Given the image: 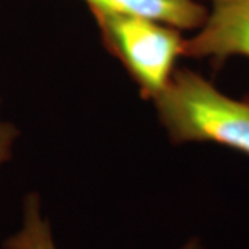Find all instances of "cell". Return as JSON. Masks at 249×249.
Masks as SVG:
<instances>
[{"label":"cell","instance_id":"8992f818","mask_svg":"<svg viewBox=\"0 0 249 249\" xmlns=\"http://www.w3.org/2000/svg\"><path fill=\"white\" fill-rule=\"evenodd\" d=\"M19 137V130L11 121L1 114V98H0V169L11 160L14 147Z\"/></svg>","mask_w":249,"mask_h":249},{"label":"cell","instance_id":"6da1fadb","mask_svg":"<svg viewBox=\"0 0 249 249\" xmlns=\"http://www.w3.org/2000/svg\"><path fill=\"white\" fill-rule=\"evenodd\" d=\"M175 145L214 142L249 157V93L234 98L190 68H178L151 101Z\"/></svg>","mask_w":249,"mask_h":249},{"label":"cell","instance_id":"3957f363","mask_svg":"<svg viewBox=\"0 0 249 249\" xmlns=\"http://www.w3.org/2000/svg\"><path fill=\"white\" fill-rule=\"evenodd\" d=\"M208 16L196 35L186 37L183 57L206 60L220 70L234 57L249 60V0H208Z\"/></svg>","mask_w":249,"mask_h":249},{"label":"cell","instance_id":"5b68a950","mask_svg":"<svg viewBox=\"0 0 249 249\" xmlns=\"http://www.w3.org/2000/svg\"><path fill=\"white\" fill-rule=\"evenodd\" d=\"M21 224L1 242V249H57L52 223L43 211L42 196L31 191L22 199ZM180 249H202L201 241L190 238Z\"/></svg>","mask_w":249,"mask_h":249},{"label":"cell","instance_id":"7a4b0ae2","mask_svg":"<svg viewBox=\"0 0 249 249\" xmlns=\"http://www.w3.org/2000/svg\"><path fill=\"white\" fill-rule=\"evenodd\" d=\"M104 49L124 65L140 96L152 101L168 88L186 37L181 31L144 18L89 7Z\"/></svg>","mask_w":249,"mask_h":249},{"label":"cell","instance_id":"277c9868","mask_svg":"<svg viewBox=\"0 0 249 249\" xmlns=\"http://www.w3.org/2000/svg\"><path fill=\"white\" fill-rule=\"evenodd\" d=\"M89 7L119 16L144 18L178 31H196L202 27L208 7L196 0H85Z\"/></svg>","mask_w":249,"mask_h":249}]
</instances>
